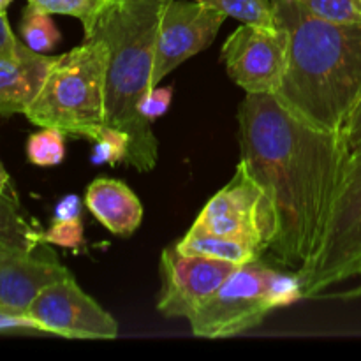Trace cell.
<instances>
[{
    "mask_svg": "<svg viewBox=\"0 0 361 361\" xmlns=\"http://www.w3.org/2000/svg\"><path fill=\"white\" fill-rule=\"evenodd\" d=\"M360 6H361V0H360Z\"/></svg>",
    "mask_w": 361,
    "mask_h": 361,
    "instance_id": "1f68e13d",
    "label": "cell"
},
{
    "mask_svg": "<svg viewBox=\"0 0 361 361\" xmlns=\"http://www.w3.org/2000/svg\"><path fill=\"white\" fill-rule=\"evenodd\" d=\"M176 249L189 256H204L212 259L229 261L235 264H245L249 261L261 259L259 254L249 245L224 236L212 235L197 228H190L180 242L175 243Z\"/></svg>",
    "mask_w": 361,
    "mask_h": 361,
    "instance_id": "9a60e30c",
    "label": "cell"
},
{
    "mask_svg": "<svg viewBox=\"0 0 361 361\" xmlns=\"http://www.w3.org/2000/svg\"><path fill=\"white\" fill-rule=\"evenodd\" d=\"M66 134L55 127H41L27 141V159L39 168L59 166L66 157Z\"/></svg>",
    "mask_w": 361,
    "mask_h": 361,
    "instance_id": "d6986e66",
    "label": "cell"
},
{
    "mask_svg": "<svg viewBox=\"0 0 361 361\" xmlns=\"http://www.w3.org/2000/svg\"><path fill=\"white\" fill-rule=\"evenodd\" d=\"M9 331H35V334H41L37 324L28 319V317L0 314V334H9Z\"/></svg>",
    "mask_w": 361,
    "mask_h": 361,
    "instance_id": "4316f807",
    "label": "cell"
},
{
    "mask_svg": "<svg viewBox=\"0 0 361 361\" xmlns=\"http://www.w3.org/2000/svg\"><path fill=\"white\" fill-rule=\"evenodd\" d=\"M192 228L242 242L263 256L277 233V217L267 190L240 161L233 178L208 200Z\"/></svg>",
    "mask_w": 361,
    "mask_h": 361,
    "instance_id": "52a82bcc",
    "label": "cell"
},
{
    "mask_svg": "<svg viewBox=\"0 0 361 361\" xmlns=\"http://www.w3.org/2000/svg\"><path fill=\"white\" fill-rule=\"evenodd\" d=\"M238 141L240 161L275 208L277 233L267 254L300 274L316 254L351 154L344 134L309 126L275 95L247 94L238 108Z\"/></svg>",
    "mask_w": 361,
    "mask_h": 361,
    "instance_id": "6da1fadb",
    "label": "cell"
},
{
    "mask_svg": "<svg viewBox=\"0 0 361 361\" xmlns=\"http://www.w3.org/2000/svg\"><path fill=\"white\" fill-rule=\"evenodd\" d=\"M90 214L116 236H130L143 221V204L127 183L115 178L94 180L85 194Z\"/></svg>",
    "mask_w": 361,
    "mask_h": 361,
    "instance_id": "5bb4252c",
    "label": "cell"
},
{
    "mask_svg": "<svg viewBox=\"0 0 361 361\" xmlns=\"http://www.w3.org/2000/svg\"><path fill=\"white\" fill-rule=\"evenodd\" d=\"M20 42L21 41H18L14 32L11 30L9 21H7V14H0V56L16 53Z\"/></svg>",
    "mask_w": 361,
    "mask_h": 361,
    "instance_id": "83f0119b",
    "label": "cell"
},
{
    "mask_svg": "<svg viewBox=\"0 0 361 361\" xmlns=\"http://www.w3.org/2000/svg\"><path fill=\"white\" fill-rule=\"evenodd\" d=\"M25 316L41 334L83 341H113L118 337L115 317L78 286L73 275L46 286Z\"/></svg>",
    "mask_w": 361,
    "mask_h": 361,
    "instance_id": "ba28073f",
    "label": "cell"
},
{
    "mask_svg": "<svg viewBox=\"0 0 361 361\" xmlns=\"http://www.w3.org/2000/svg\"><path fill=\"white\" fill-rule=\"evenodd\" d=\"M240 264L182 254L176 245L162 250L157 310L168 319L189 321Z\"/></svg>",
    "mask_w": 361,
    "mask_h": 361,
    "instance_id": "30bf717a",
    "label": "cell"
},
{
    "mask_svg": "<svg viewBox=\"0 0 361 361\" xmlns=\"http://www.w3.org/2000/svg\"><path fill=\"white\" fill-rule=\"evenodd\" d=\"M104 4L106 0H28V6L42 13L78 18L83 25H87Z\"/></svg>",
    "mask_w": 361,
    "mask_h": 361,
    "instance_id": "44dd1931",
    "label": "cell"
},
{
    "mask_svg": "<svg viewBox=\"0 0 361 361\" xmlns=\"http://www.w3.org/2000/svg\"><path fill=\"white\" fill-rule=\"evenodd\" d=\"M228 76L247 94H277L288 66V35L281 27L240 25L222 44Z\"/></svg>",
    "mask_w": 361,
    "mask_h": 361,
    "instance_id": "9c48e42d",
    "label": "cell"
},
{
    "mask_svg": "<svg viewBox=\"0 0 361 361\" xmlns=\"http://www.w3.org/2000/svg\"><path fill=\"white\" fill-rule=\"evenodd\" d=\"M356 284L351 286V288L344 289V291H338V293H326V295H323L321 298H328V300H356V298H361V274L358 277L355 279Z\"/></svg>",
    "mask_w": 361,
    "mask_h": 361,
    "instance_id": "f1b7e54d",
    "label": "cell"
},
{
    "mask_svg": "<svg viewBox=\"0 0 361 361\" xmlns=\"http://www.w3.org/2000/svg\"><path fill=\"white\" fill-rule=\"evenodd\" d=\"M0 243L28 252L42 245V231L25 219L16 201L6 192H0Z\"/></svg>",
    "mask_w": 361,
    "mask_h": 361,
    "instance_id": "2e32d148",
    "label": "cell"
},
{
    "mask_svg": "<svg viewBox=\"0 0 361 361\" xmlns=\"http://www.w3.org/2000/svg\"><path fill=\"white\" fill-rule=\"evenodd\" d=\"M288 35V66L275 97L309 126L342 133L361 101V25L310 13L300 0H271Z\"/></svg>",
    "mask_w": 361,
    "mask_h": 361,
    "instance_id": "7a4b0ae2",
    "label": "cell"
},
{
    "mask_svg": "<svg viewBox=\"0 0 361 361\" xmlns=\"http://www.w3.org/2000/svg\"><path fill=\"white\" fill-rule=\"evenodd\" d=\"M55 60L56 56L34 51L25 42L13 55L0 56V116L25 115Z\"/></svg>",
    "mask_w": 361,
    "mask_h": 361,
    "instance_id": "4fadbf2b",
    "label": "cell"
},
{
    "mask_svg": "<svg viewBox=\"0 0 361 361\" xmlns=\"http://www.w3.org/2000/svg\"><path fill=\"white\" fill-rule=\"evenodd\" d=\"M310 13L337 23L361 25L360 0H300Z\"/></svg>",
    "mask_w": 361,
    "mask_h": 361,
    "instance_id": "7402d4cb",
    "label": "cell"
},
{
    "mask_svg": "<svg viewBox=\"0 0 361 361\" xmlns=\"http://www.w3.org/2000/svg\"><path fill=\"white\" fill-rule=\"evenodd\" d=\"M81 201L80 197L69 194V196L62 197L59 203L53 208V221H69V219L80 217Z\"/></svg>",
    "mask_w": 361,
    "mask_h": 361,
    "instance_id": "484cf974",
    "label": "cell"
},
{
    "mask_svg": "<svg viewBox=\"0 0 361 361\" xmlns=\"http://www.w3.org/2000/svg\"><path fill=\"white\" fill-rule=\"evenodd\" d=\"M196 2L215 7L228 18H235L242 23L277 28L271 0H196Z\"/></svg>",
    "mask_w": 361,
    "mask_h": 361,
    "instance_id": "ac0fdd59",
    "label": "cell"
},
{
    "mask_svg": "<svg viewBox=\"0 0 361 361\" xmlns=\"http://www.w3.org/2000/svg\"><path fill=\"white\" fill-rule=\"evenodd\" d=\"M69 275L71 271L53 257L0 243V314L25 316L46 286Z\"/></svg>",
    "mask_w": 361,
    "mask_h": 361,
    "instance_id": "7c38bea8",
    "label": "cell"
},
{
    "mask_svg": "<svg viewBox=\"0 0 361 361\" xmlns=\"http://www.w3.org/2000/svg\"><path fill=\"white\" fill-rule=\"evenodd\" d=\"M169 0H106L83 25L85 35L108 44L106 126L129 134L126 166L147 173L157 166L159 145L140 104L152 88L155 44L162 11Z\"/></svg>",
    "mask_w": 361,
    "mask_h": 361,
    "instance_id": "3957f363",
    "label": "cell"
},
{
    "mask_svg": "<svg viewBox=\"0 0 361 361\" xmlns=\"http://www.w3.org/2000/svg\"><path fill=\"white\" fill-rule=\"evenodd\" d=\"M92 143H94L90 155L92 164L116 166L118 162H126L130 148V137L116 127L104 126Z\"/></svg>",
    "mask_w": 361,
    "mask_h": 361,
    "instance_id": "ffe728a7",
    "label": "cell"
},
{
    "mask_svg": "<svg viewBox=\"0 0 361 361\" xmlns=\"http://www.w3.org/2000/svg\"><path fill=\"white\" fill-rule=\"evenodd\" d=\"M20 35L28 48L44 55L55 49L62 37L55 21L51 20V14L42 13L32 6L25 7L20 23Z\"/></svg>",
    "mask_w": 361,
    "mask_h": 361,
    "instance_id": "e0dca14e",
    "label": "cell"
},
{
    "mask_svg": "<svg viewBox=\"0 0 361 361\" xmlns=\"http://www.w3.org/2000/svg\"><path fill=\"white\" fill-rule=\"evenodd\" d=\"M226 18L222 11L196 0H169L159 23L152 88L190 56L208 48Z\"/></svg>",
    "mask_w": 361,
    "mask_h": 361,
    "instance_id": "8fae6325",
    "label": "cell"
},
{
    "mask_svg": "<svg viewBox=\"0 0 361 361\" xmlns=\"http://www.w3.org/2000/svg\"><path fill=\"white\" fill-rule=\"evenodd\" d=\"M171 97H173V88L169 87L150 88L140 104L141 116L150 123L154 122V120H157L159 116H162L169 109V106H171Z\"/></svg>",
    "mask_w": 361,
    "mask_h": 361,
    "instance_id": "cb8c5ba5",
    "label": "cell"
},
{
    "mask_svg": "<svg viewBox=\"0 0 361 361\" xmlns=\"http://www.w3.org/2000/svg\"><path fill=\"white\" fill-rule=\"evenodd\" d=\"M361 274V147L351 152L331 203L323 236L300 271L303 300H316Z\"/></svg>",
    "mask_w": 361,
    "mask_h": 361,
    "instance_id": "8992f818",
    "label": "cell"
},
{
    "mask_svg": "<svg viewBox=\"0 0 361 361\" xmlns=\"http://www.w3.org/2000/svg\"><path fill=\"white\" fill-rule=\"evenodd\" d=\"M303 300L296 271L261 259L240 264L189 319L194 337L229 338L252 330L274 310Z\"/></svg>",
    "mask_w": 361,
    "mask_h": 361,
    "instance_id": "5b68a950",
    "label": "cell"
},
{
    "mask_svg": "<svg viewBox=\"0 0 361 361\" xmlns=\"http://www.w3.org/2000/svg\"><path fill=\"white\" fill-rule=\"evenodd\" d=\"M9 183H11L9 173L6 171L2 161H0V192H6V190L9 189Z\"/></svg>",
    "mask_w": 361,
    "mask_h": 361,
    "instance_id": "f546056e",
    "label": "cell"
},
{
    "mask_svg": "<svg viewBox=\"0 0 361 361\" xmlns=\"http://www.w3.org/2000/svg\"><path fill=\"white\" fill-rule=\"evenodd\" d=\"M42 243L73 250L80 249L83 245V222L80 217L69 221H53V224L42 231Z\"/></svg>",
    "mask_w": 361,
    "mask_h": 361,
    "instance_id": "603a6c76",
    "label": "cell"
},
{
    "mask_svg": "<svg viewBox=\"0 0 361 361\" xmlns=\"http://www.w3.org/2000/svg\"><path fill=\"white\" fill-rule=\"evenodd\" d=\"M11 2H13V0H0V14H6L7 7H9Z\"/></svg>",
    "mask_w": 361,
    "mask_h": 361,
    "instance_id": "4dcf8cb0",
    "label": "cell"
},
{
    "mask_svg": "<svg viewBox=\"0 0 361 361\" xmlns=\"http://www.w3.org/2000/svg\"><path fill=\"white\" fill-rule=\"evenodd\" d=\"M345 137V143H348L349 152L358 150L361 147V101L355 108L353 115L349 116L348 123H345L344 130H342Z\"/></svg>",
    "mask_w": 361,
    "mask_h": 361,
    "instance_id": "d4e9b609",
    "label": "cell"
},
{
    "mask_svg": "<svg viewBox=\"0 0 361 361\" xmlns=\"http://www.w3.org/2000/svg\"><path fill=\"white\" fill-rule=\"evenodd\" d=\"M106 41L85 35L80 46L56 55L37 97L25 111L28 122L94 141L106 126Z\"/></svg>",
    "mask_w": 361,
    "mask_h": 361,
    "instance_id": "277c9868",
    "label": "cell"
}]
</instances>
